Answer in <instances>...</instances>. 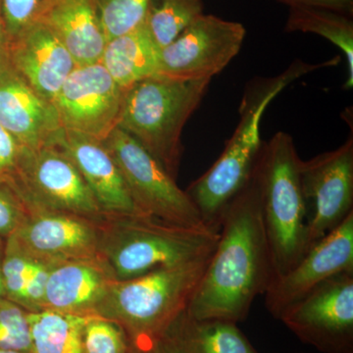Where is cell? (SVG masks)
Masks as SVG:
<instances>
[{"instance_id":"obj_18","label":"cell","mask_w":353,"mask_h":353,"mask_svg":"<svg viewBox=\"0 0 353 353\" xmlns=\"http://www.w3.org/2000/svg\"><path fill=\"white\" fill-rule=\"evenodd\" d=\"M115 282L108 265L101 259L54 264L46 281L43 310L94 314L97 304Z\"/></svg>"},{"instance_id":"obj_26","label":"cell","mask_w":353,"mask_h":353,"mask_svg":"<svg viewBox=\"0 0 353 353\" xmlns=\"http://www.w3.org/2000/svg\"><path fill=\"white\" fill-rule=\"evenodd\" d=\"M95 2L108 41L143 25L150 0H95Z\"/></svg>"},{"instance_id":"obj_8","label":"cell","mask_w":353,"mask_h":353,"mask_svg":"<svg viewBox=\"0 0 353 353\" xmlns=\"http://www.w3.org/2000/svg\"><path fill=\"white\" fill-rule=\"evenodd\" d=\"M10 176L28 206L80 216L97 223L108 218L75 165L54 143L34 150L23 148Z\"/></svg>"},{"instance_id":"obj_36","label":"cell","mask_w":353,"mask_h":353,"mask_svg":"<svg viewBox=\"0 0 353 353\" xmlns=\"http://www.w3.org/2000/svg\"><path fill=\"white\" fill-rule=\"evenodd\" d=\"M0 353H31V352H18V350H0Z\"/></svg>"},{"instance_id":"obj_17","label":"cell","mask_w":353,"mask_h":353,"mask_svg":"<svg viewBox=\"0 0 353 353\" xmlns=\"http://www.w3.org/2000/svg\"><path fill=\"white\" fill-rule=\"evenodd\" d=\"M4 57L26 82L51 102L78 65L57 37L38 21L6 41Z\"/></svg>"},{"instance_id":"obj_3","label":"cell","mask_w":353,"mask_h":353,"mask_svg":"<svg viewBox=\"0 0 353 353\" xmlns=\"http://www.w3.org/2000/svg\"><path fill=\"white\" fill-rule=\"evenodd\" d=\"M211 255L117 281L97 304L94 314L118 323L126 332L132 350L148 353L187 310Z\"/></svg>"},{"instance_id":"obj_5","label":"cell","mask_w":353,"mask_h":353,"mask_svg":"<svg viewBox=\"0 0 353 353\" xmlns=\"http://www.w3.org/2000/svg\"><path fill=\"white\" fill-rule=\"evenodd\" d=\"M301 160L294 139L285 132H276L263 143L257 160L262 216L274 279L289 271L308 248L299 179Z\"/></svg>"},{"instance_id":"obj_16","label":"cell","mask_w":353,"mask_h":353,"mask_svg":"<svg viewBox=\"0 0 353 353\" xmlns=\"http://www.w3.org/2000/svg\"><path fill=\"white\" fill-rule=\"evenodd\" d=\"M53 143L68 155L106 217L143 214L103 141L62 129Z\"/></svg>"},{"instance_id":"obj_1","label":"cell","mask_w":353,"mask_h":353,"mask_svg":"<svg viewBox=\"0 0 353 353\" xmlns=\"http://www.w3.org/2000/svg\"><path fill=\"white\" fill-rule=\"evenodd\" d=\"M274 279L255 165L250 181L223 214L219 240L188 305L190 319L236 323L248 317L253 301Z\"/></svg>"},{"instance_id":"obj_25","label":"cell","mask_w":353,"mask_h":353,"mask_svg":"<svg viewBox=\"0 0 353 353\" xmlns=\"http://www.w3.org/2000/svg\"><path fill=\"white\" fill-rule=\"evenodd\" d=\"M203 14L202 0H150L145 26L159 50Z\"/></svg>"},{"instance_id":"obj_9","label":"cell","mask_w":353,"mask_h":353,"mask_svg":"<svg viewBox=\"0 0 353 353\" xmlns=\"http://www.w3.org/2000/svg\"><path fill=\"white\" fill-rule=\"evenodd\" d=\"M245 34L241 23L202 14L160 50L155 76L181 82L211 81L239 54Z\"/></svg>"},{"instance_id":"obj_35","label":"cell","mask_w":353,"mask_h":353,"mask_svg":"<svg viewBox=\"0 0 353 353\" xmlns=\"http://www.w3.org/2000/svg\"><path fill=\"white\" fill-rule=\"evenodd\" d=\"M6 240V239L0 238V299H4L3 284H2V260H3Z\"/></svg>"},{"instance_id":"obj_14","label":"cell","mask_w":353,"mask_h":353,"mask_svg":"<svg viewBox=\"0 0 353 353\" xmlns=\"http://www.w3.org/2000/svg\"><path fill=\"white\" fill-rule=\"evenodd\" d=\"M30 214L12 234L38 259L57 264L101 259L102 223L29 206Z\"/></svg>"},{"instance_id":"obj_32","label":"cell","mask_w":353,"mask_h":353,"mask_svg":"<svg viewBox=\"0 0 353 353\" xmlns=\"http://www.w3.org/2000/svg\"><path fill=\"white\" fill-rule=\"evenodd\" d=\"M180 316L166 330V332L158 338L152 350L148 353H192L183 336L182 328H181Z\"/></svg>"},{"instance_id":"obj_21","label":"cell","mask_w":353,"mask_h":353,"mask_svg":"<svg viewBox=\"0 0 353 353\" xmlns=\"http://www.w3.org/2000/svg\"><path fill=\"white\" fill-rule=\"evenodd\" d=\"M159 51L143 23L134 31L108 41L99 62L121 88L128 90L157 75Z\"/></svg>"},{"instance_id":"obj_13","label":"cell","mask_w":353,"mask_h":353,"mask_svg":"<svg viewBox=\"0 0 353 353\" xmlns=\"http://www.w3.org/2000/svg\"><path fill=\"white\" fill-rule=\"evenodd\" d=\"M353 271V213L341 225L313 243L265 292V305L276 319L324 281Z\"/></svg>"},{"instance_id":"obj_24","label":"cell","mask_w":353,"mask_h":353,"mask_svg":"<svg viewBox=\"0 0 353 353\" xmlns=\"http://www.w3.org/2000/svg\"><path fill=\"white\" fill-rule=\"evenodd\" d=\"M181 328L192 353H259L236 326L221 320L190 319L180 316Z\"/></svg>"},{"instance_id":"obj_22","label":"cell","mask_w":353,"mask_h":353,"mask_svg":"<svg viewBox=\"0 0 353 353\" xmlns=\"http://www.w3.org/2000/svg\"><path fill=\"white\" fill-rule=\"evenodd\" d=\"M90 314L62 311L28 312L32 353H83V330Z\"/></svg>"},{"instance_id":"obj_29","label":"cell","mask_w":353,"mask_h":353,"mask_svg":"<svg viewBox=\"0 0 353 353\" xmlns=\"http://www.w3.org/2000/svg\"><path fill=\"white\" fill-rule=\"evenodd\" d=\"M29 214V206L13 179L0 176V238L15 233Z\"/></svg>"},{"instance_id":"obj_4","label":"cell","mask_w":353,"mask_h":353,"mask_svg":"<svg viewBox=\"0 0 353 353\" xmlns=\"http://www.w3.org/2000/svg\"><path fill=\"white\" fill-rule=\"evenodd\" d=\"M220 230L172 224L152 216L108 217L101 224L99 257L116 281L205 259L214 252Z\"/></svg>"},{"instance_id":"obj_6","label":"cell","mask_w":353,"mask_h":353,"mask_svg":"<svg viewBox=\"0 0 353 353\" xmlns=\"http://www.w3.org/2000/svg\"><path fill=\"white\" fill-rule=\"evenodd\" d=\"M211 81L181 82L152 76L128 88L117 128L148 150L174 179L183 148V128L201 105Z\"/></svg>"},{"instance_id":"obj_2","label":"cell","mask_w":353,"mask_h":353,"mask_svg":"<svg viewBox=\"0 0 353 353\" xmlns=\"http://www.w3.org/2000/svg\"><path fill=\"white\" fill-rule=\"evenodd\" d=\"M328 66L329 61L322 64L294 62L280 76L263 81L246 92L238 126L224 150L215 163L185 190L205 226L220 230L230 202L252 176L264 143L260 137V123L269 104L296 79Z\"/></svg>"},{"instance_id":"obj_7","label":"cell","mask_w":353,"mask_h":353,"mask_svg":"<svg viewBox=\"0 0 353 353\" xmlns=\"http://www.w3.org/2000/svg\"><path fill=\"white\" fill-rule=\"evenodd\" d=\"M102 141L119 166L139 212L181 226L208 227L185 190L136 139L116 128Z\"/></svg>"},{"instance_id":"obj_10","label":"cell","mask_w":353,"mask_h":353,"mask_svg":"<svg viewBox=\"0 0 353 353\" xmlns=\"http://www.w3.org/2000/svg\"><path fill=\"white\" fill-rule=\"evenodd\" d=\"M279 320L320 352L353 353V271L324 281Z\"/></svg>"},{"instance_id":"obj_15","label":"cell","mask_w":353,"mask_h":353,"mask_svg":"<svg viewBox=\"0 0 353 353\" xmlns=\"http://www.w3.org/2000/svg\"><path fill=\"white\" fill-rule=\"evenodd\" d=\"M0 125L30 150L52 145L62 130L53 102L26 82L4 55L0 60Z\"/></svg>"},{"instance_id":"obj_19","label":"cell","mask_w":353,"mask_h":353,"mask_svg":"<svg viewBox=\"0 0 353 353\" xmlns=\"http://www.w3.org/2000/svg\"><path fill=\"white\" fill-rule=\"evenodd\" d=\"M36 21L57 37L77 64L101 61L108 39L95 0H46Z\"/></svg>"},{"instance_id":"obj_34","label":"cell","mask_w":353,"mask_h":353,"mask_svg":"<svg viewBox=\"0 0 353 353\" xmlns=\"http://www.w3.org/2000/svg\"><path fill=\"white\" fill-rule=\"evenodd\" d=\"M6 32H4L3 20H2L1 4H0V60L6 52Z\"/></svg>"},{"instance_id":"obj_12","label":"cell","mask_w":353,"mask_h":353,"mask_svg":"<svg viewBox=\"0 0 353 353\" xmlns=\"http://www.w3.org/2000/svg\"><path fill=\"white\" fill-rule=\"evenodd\" d=\"M126 92L101 62L77 65L53 101L62 129L104 141L119 125Z\"/></svg>"},{"instance_id":"obj_28","label":"cell","mask_w":353,"mask_h":353,"mask_svg":"<svg viewBox=\"0 0 353 353\" xmlns=\"http://www.w3.org/2000/svg\"><path fill=\"white\" fill-rule=\"evenodd\" d=\"M0 350L32 352L28 311L6 299H0Z\"/></svg>"},{"instance_id":"obj_23","label":"cell","mask_w":353,"mask_h":353,"mask_svg":"<svg viewBox=\"0 0 353 353\" xmlns=\"http://www.w3.org/2000/svg\"><path fill=\"white\" fill-rule=\"evenodd\" d=\"M285 32L323 37L340 48L347 65L345 90L353 87V22L352 16L315 7H290Z\"/></svg>"},{"instance_id":"obj_11","label":"cell","mask_w":353,"mask_h":353,"mask_svg":"<svg viewBox=\"0 0 353 353\" xmlns=\"http://www.w3.org/2000/svg\"><path fill=\"white\" fill-rule=\"evenodd\" d=\"M299 179L309 248L353 213L352 134L336 150L301 159Z\"/></svg>"},{"instance_id":"obj_30","label":"cell","mask_w":353,"mask_h":353,"mask_svg":"<svg viewBox=\"0 0 353 353\" xmlns=\"http://www.w3.org/2000/svg\"><path fill=\"white\" fill-rule=\"evenodd\" d=\"M46 0H0L6 41L34 23Z\"/></svg>"},{"instance_id":"obj_31","label":"cell","mask_w":353,"mask_h":353,"mask_svg":"<svg viewBox=\"0 0 353 353\" xmlns=\"http://www.w3.org/2000/svg\"><path fill=\"white\" fill-rule=\"evenodd\" d=\"M23 146L0 125V176H12Z\"/></svg>"},{"instance_id":"obj_27","label":"cell","mask_w":353,"mask_h":353,"mask_svg":"<svg viewBox=\"0 0 353 353\" xmlns=\"http://www.w3.org/2000/svg\"><path fill=\"white\" fill-rule=\"evenodd\" d=\"M83 353H130L132 347L118 323L97 314L88 316L83 330Z\"/></svg>"},{"instance_id":"obj_37","label":"cell","mask_w":353,"mask_h":353,"mask_svg":"<svg viewBox=\"0 0 353 353\" xmlns=\"http://www.w3.org/2000/svg\"><path fill=\"white\" fill-rule=\"evenodd\" d=\"M130 353H137V352H134V350H132V352H130Z\"/></svg>"},{"instance_id":"obj_33","label":"cell","mask_w":353,"mask_h":353,"mask_svg":"<svg viewBox=\"0 0 353 353\" xmlns=\"http://www.w3.org/2000/svg\"><path fill=\"white\" fill-rule=\"evenodd\" d=\"M290 7H315L352 16L353 0H277Z\"/></svg>"},{"instance_id":"obj_20","label":"cell","mask_w":353,"mask_h":353,"mask_svg":"<svg viewBox=\"0 0 353 353\" xmlns=\"http://www.w3.org/2000/svg\"><path fill=\"white\" fill-rule=\"evenodd\" d=\"M52 263L32 255L11 234L2 260L4 299L28 312L43 310L44 290Z\"/></svg>"}]
</instances>
